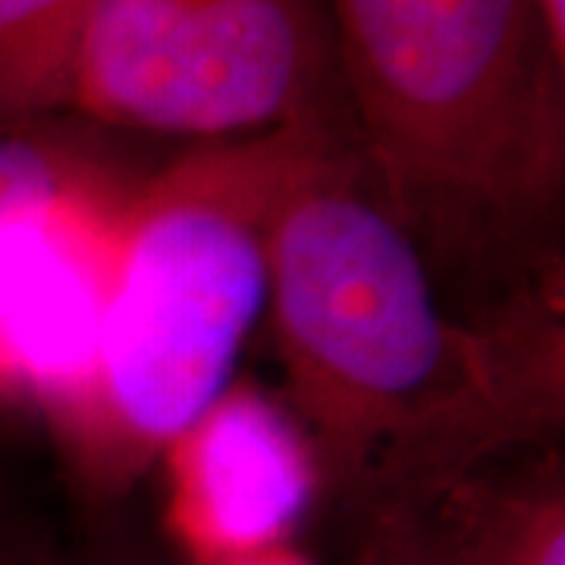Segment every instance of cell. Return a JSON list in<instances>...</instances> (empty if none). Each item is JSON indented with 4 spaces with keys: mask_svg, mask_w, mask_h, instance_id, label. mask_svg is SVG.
Instances as JSON below:
<instances>
[{
    "mask_svg": "<svg viewBox=\"0 0 565 565\" xmlns=\"http://www.w3.org/2000/svg\"><path fill=\"white\" fill-rule=\"evenodd\" d=\"M267 302L321 490L359 519L434 512L565 418L563 280L452 318L355 141L323 129L264 230Z\"/></svg>",
    "mask_w": 565,
    "mask_h": 565,
    "instance_id": "6da1fadb",
    "label": "cell"
},
{
    "mask_svg": "<svg viewBox=\"0 0 565 565\" xmlns=\"http://www.w3.org/2000/svg\"><path fill=\"white\" fill-rule=\"evenodd\" d=\"M352 141L430 270L563 280L565 61L537 0H330Z\"/></svg>",
    "mask_w": 565,
    "mask_h": 565,
    "instance_id": "7a4b0ae2",
    "label": "cell"
},
{
    "mask_svg": "<svg viewBox=\"0 0 565 565\" xmlns=\"http://www.w3.org/2000/svg\"><path fill=\"white\" fill-rule=\"evenodd\" d=\"M323 129L202 145L139 180L92 393L66 434L98 493L126 490L226 390L267 302L270 207Z\"/></svg>",
    "mask_w": 565,
    "mask_h": 565,
    "instance_id": "3957f363",
    "label": "cell"
},
{
    "mask_svg": "<svg viewBox=\"0 0 565 565\" xmlns=\"http://www.w3.org/2000/svg\"><path fill=\"white\" fill-rule=\"evenodd\" d=\"M73 117L192 139L282 126L352 139L321 0H95Z\"/></svg>",
    "mask_w": 565,
    "mask_h": 565,
    "instance_id": "277c9868",
    "label": "cell"
},
{
    "mask_svg": "<svg viewBox=\"0 0 565 565\" xmlns=\"http://www.w3.org/2000/svg\"><path fill=\"white\" fill-rule=\"evenodd\" d=\"M139 180L110 163L0 226V405H39L63 437L92 393Z\"/></svg>",
    "mask_w": 565,
    "mask_h": 565,
    "instance_id": "5b68a950",
    "label": "cell"
},
{
    "mask_svg": "<svg viewBox=\"0 0 565 565\" xmlns=\"http://www.w3.org/2000/svg\"><path fill=\"white\" fill-rule=\"evenodd\" d=\"M163 456L167 519L202 565L286 544L321 490L302 424L252 386H226Z\"/></svg>",
    "mask_w": 565,
    "mask_h": 565,
    "instance_id": "8992f818",
    "label": "cell"
},
{
    "mask_svg": "<svg viewBox=\"0 0 565 565\" xmlns=\"http://www.w3.org/2000/svg\"><path fill=\"white\" fill-rule=\"evenodd\" d=\"M468 565H565V471L559 452L503 475L490 468L437 505Z\"/></svg>",
    "mask_w": 565,
    "mask_h": 565,
    "instance_id": "52a82bcc",
    "label": "cell"
},
{
    "mask_svg": "<svg viewBox=\"0 0 565 565\" xmlns=\"http://www.w3.org/2000/svg\"><path fill=\"white\" fill-rule=\"evenodd\" d=\"M92 7L95 0H0V129L73 114Z\"/></svg>",
    "mask_w": 565,
    "mask_h": 565,
    "instance_id": "ba28073f",
    "label": "cell"
},
{
    "mask_svg": "<svg viewBox=\"0 0 565 565\" xmlns=\"http://www.w3.org/2000/svg\"><path fill=\"white\" fill-rule=\"evenodd\" d=\"M73 114L41 117L0 129V226L17 211L63 185L117 163L95 122L73 126Z\"/></svg>",
    "mask_w": 565,
    "mask_h": 565,
    "instance_id": "9c48e42d",
    "label": "cell"
},
{
    "mask_svg": "<svg viewBox=\"0 0 565 565\" xmlns=\"http://www.w3.org/2000/svg\"><path fill=\"white\" fill-rule=\"evenodd\" d=\"M352 565H468L434 512H377L359 519Z\"/></svg>",
    "mask_w": 565,
    "mask_h": 565,
    "instance_id": "30bf717a",
    "label": "cell"
},
{
    "mask_svg": "<svg viewBox=\"0 0 565 565\" xmlns=\"http://www.w3.org/2000/svg\"><path fill=\"white\" fill-rule=\"evenodd\" d=\"M211 565H311L305 556H299L296 550H289L286 544L267 546L258 553H248V556H236V559H223V563Z\"/></svg>",
    "mask_w": 565,
    "mask_h": 565,
    "instance_id": "8fae6325",
    "label": "cell"
},
{
    "mask_svg": "<svg viewBox=\"0 0 565 565\" xmlns=\"http://www.w3.org/2000/svg\"><path fill=\"white\" fill-rule=\"evenodd\" d=\"M537 3H541V13H544L550 44L565 61V0H537Z\"/></svg>",
    "mask_w": 565,
    "mask_h": 565,
    "instance_id": "7c38bea8",
    "label": "cell"
}]
</instances>
